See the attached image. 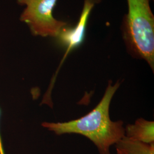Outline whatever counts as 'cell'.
<instances>
[{
	"label": "cell",
	"mask_w": 154,
	"mask_h": 154,
	"mask_svg": "<svg viewBox=\"0 0 154 154\" xmlns=\"http://www.w3.org/2000/svg\"><path fill=\"white\" fill-rule=\"evenodd\" d=\"M125 136L132 140L146 143H154V123L144 119H138L134 124L128 125Z\"/></svg>",
	"instance_id": "5b68a950"
},
{
	"label": "cell",
	"mask_w": 154,
	"mask_h": 154,
	"mask_svg": "<svg viewBox=\"0 0 154 154\" xmlns=\"http://www.w3.org/2000/svg\"><path fill=\"white\" fill-rule=\"evenodd\" d=\"M127 13L121 25L122 38L130 55L154 69V16L151 0H126Z\"/></svg>",
	"instance_id": "7a4b0ae2"
},
{
	"label": "cell",
	"mask_w": 154,
	"mask_h": 154,
	"mask_svg": "<svg viewBox=\"0 0 154 154\" xmlns=\"http://www.w3.org/2000/svg\"><path fill=\"white\" fill-rule=\"evenodd\" d=\"M116 150H117V153H118V154H126L125 152H123V151H122L119 150V149H116Z\"/></svg>",
	"instance_id": "ba28073f"
},
{
	"label": "cell",
	"mask_w": 154,
	"mask_h": 154,
	"mask_svg": "<svg viewBox=\"0 0 154 154\" xmlns=\"http://www.w3.org/2000/svg\"><path fill=\"white\" fill-rule=\"evenodd\" d=\"M0 116H1V110H0ZM0 154H5L4 149H3L2 144V140H1V136H0Z\"/></svg>",
	"instance_id": "52a82bcc"
},
{
	"label": "cell",
	"mask_w": 154,
	"mask_h": 154,
	"mask_svg": "<svg viewBox=\"0 0 154 154\" xmlns=\"http://www.w3.org/2000/svg\"><path fill=\"white\" fill-rule=\"evenodd\" d=\"M58 0H16L18 5L25 6L20 20L27 25L34 36L55 38L67 22L53 16Z\"/></svg>",
	"instance_id": "3957f363"
},
{
	"label": "cell",
	"mask_w": 154,
	"mask_h": 154,
	"mask_svg": "<svg viewBox=\"0 0 154 154\" xmlns=\"http://www.w3.org/2000/svg\"><path fill=\"white\" fill-rule=\"evenodd\" d=\"M116 149L126 154H154V143L132 140L124 136L116 144Z\"/></svg>",
	"instance_id": "8992f818"
},
{
	"label": "cell",
	"mask_w": 154,
	"mask_h": 154,
	"mask_svg": "<svg viewBox=\"0 0 154 154\" xmlns=\"http://www.w3.org/2000/svg\"><path fill=\"white\" fill-rule=\"evenodd\" d=\"M102 0H83L82 9L75 25H69L61 29L55 38L66 49L63 61L70 51L82 44L85 37L88 19L94 8Z\"/></svg>",
	"instance_id": "277c9868"
},
{
	"label": "cell",
	"mask_w": 154,
	"mask_h": 154,
	"mask_svg": "<svg viewBox=\"0 0 154 154\" xmlns=\"http://www.w3.org/2000/svg\"><path fill=\"white\" fill-rule=\"evenodd\" d=\"M151 1H154V0H151Z\"/></svg>",
	"instance_id": "9c48e42d"
},
{
	"label": "cell",
	"mask_w": 154,
	"mask_h": 154,
	"mask_svg": "<svg viewBox=\"0 0 154 154\" xmlns=\"http://www.w3.org/2000/svg\"><path fill=\"white\" fill-rule=\"evenodd\" d=\"M119 85V82L114 85L109 83L98 105L82 118L64 123L44 122L42 126L57 135L72 133L82 135L94 143L100 154H111L110 147L125 135L123 122L112 121L109 115L111 99Z\"/></svg>",
	"instance_id": "6da1fadb"
}]
</instances>
